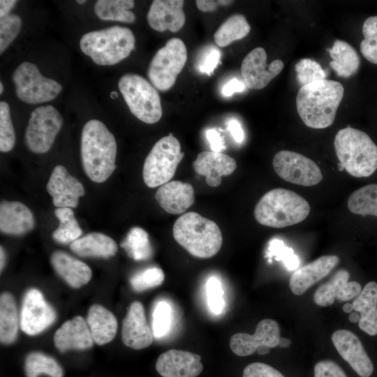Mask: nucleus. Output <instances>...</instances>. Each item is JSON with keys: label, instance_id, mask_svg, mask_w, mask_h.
Instances as JSON below:
<instances>
[{"label": "nucleus", "instance_id": "57", "mask_svg": "<svg viewBox=\"0 0 377 377\" xmlns=\"http://www.w3.org/2000/svg\"><path fill=\"white\" fill-rule=\"evenodd\" d=\"M290 345V339L287 338L280 337L278 346L286 348V347H288Z\"/></svg>", "mask_w": 377, "mask_h": 377}, {"label": "nucleus", "instance_id": "45", "mask_svg": "<svg viewBox=\"0 0 377 377\" xmlns=\"http://www.w3.org/2000/svg\"><path fill=\"white\" fill-rule=\"evenodd\" d=\"M206 293L209 309L214 314H220L225 307V302L222 286L217 278L212 276L207 280Z\"/></svg>", "mask_w": 377, "mask_h": 377}, {"label": "nucleus", "instance_id": "36", "mask_svg": "<svg viewBox=\"0 0 377 377\" xmlns=\"http://www.w3.org/2000/svg\"><path fill=\"white\" fill-rule=\"evenodd\" d=\"M24 371L27 377H38L41 374L50 377L64 376L63 369L57 361L40 352H32L27 355Z\"/></svg>", "mask_w": 377, "mask_h": 377}, {"label": "nucleus", "instance_id": "24", "mask_svg": "<svg viewBox=\"0 0 377 377\" xmlns=\"http://www.w3.org/2000/svg\"><path fill=\"white\" fill-rule=\"evenodd\" d=\"M94 342L87 322L82 316H75L64 323L54 335V345L61 353L72 349H89Z\"/></svg>", "mask_w": 377, "mask_h": 377}, {"label": "nucleus", "instance_id": "49", "mask_svg": "<svg viewBox=\"0 0 377 377\" xmlns=\"http://www.w3.org/2000/svg\"><path fill=\"white\" fill-rule=\"evenodd\" d=\"M314 377H347L343 370L332 360L317 362L314 367Z\"/></svg>", "mask_w": 377, "mask_h": 377}, {"label": "nucleus", "instance_id": "6", "mask_svg": "<svg viewBox=\"0 0 377 377\" xmlns=\"http://www.w3.org/2000/svg\"><path fill=\"white\" fill-rule=\"evenodd\" d=\"M135 36L124 27L113 26L84 34L80 41L82 52L100 66L116 64L135 48Z\"/></svg>", "mask_w": 377, "mask_h": 377}, {"label": "nucleus", "instance_id": "1", "mask_svg": "<svg viewBox=\"0 0 377 377\" xmlns=\"http://www.w3.org/2000/svg\"><path fill=\"white\" fill-rule=\"evenodd\" d=\"M117 143L114 136L101 121L91 119L81 135L80 156L82 168L94 182L106 181L116 169Z\"/></svg>", "mask_w": 377, "mask_h": 377}, {"label": "nucleus", "instance_id": "59", "mask_svg": "<svg viewBox=\"0 0 377 377\" xmlns=\"http://www.w3.org/2000/svg\"><path fill=\"white\" fill-rule=\"evenodd\" d=\"M118 96V94L116 91H112L110 94V97L114 99L116 98Z\"/></svg>", "mask_w": 377, "mask_h": 377}, {"label": "nucleus", "instance_id": "23", "mask_svg": "<svg viewBox=\"0 0 377 377\" xmlns=\"http://www.w3.org/2000/svg\"><path fill=\"white\" fill-rule=\"evenodd\" d=\"M195 171L205 177L212 187L219 186L223 176L231 175L237 168L235 160L222 152L205 151L199 153L193 163Z\"/></svg>", "mask_w": 377, "mask_h": 377}, {"label": "nucleus", "instance_id": "39", "mask_svg": "<svg viewBox=\"0 0 377 377\" xmlns=\"http://www.w3.org/2000/svg\"><path fill=\"white\" fill-rule=\"evenodd\" d=\"M362 34L364 39L360 43V52L366 59L377 64V15L365 20Z\"/></svg>", "mask_w": 377, "mask_h": 377}, {"label": "nucleus", "instance_id": "41", "mask_svg": "<svg viewBox=\"0 0 377 377\" xmlns=\"http://www.w3.org/2000/svg\"><path fill=\"white\" fill-rule=\"evenodd\" d=\"M172 315V309L168 302L165 301L157 302L152 313L151 330L155 338H162L170 331Z\"/></svg>", "mask_w": 377, "mask_h": 377}, {"label": "nucleus", "instance_id": "35", "mask_svg": "<svg viewBox=\"0 0 377 377\" xmlns=\"http://www.w3.org/2000/svg\"><path fill=\"white\" fill-rule=\"evenodd\" d=\"M54 214L59 223L52 232L53 239L60 244H71L81 236L82 230L75 217L74 212L69 207H57Z\"/></svg>", "mask_w": 377, "mask_h": 377}, {"label": "nucleus", "instance_id": "40", "mask_svg": "<svg viewBox=\"0 0 377 377\" xmlns=\"http://www.w3.org/2000/svg\"><path fill=\"white\" fill-rule=\"evenodd\" d=\"M296 77L301 87L310 83L325 80L327 74L316 61L304 58L300 59L295 66Z\"/></svg>", "mask_w": 377, "mask_h": 377}, {"label": "nucleus", "instance_id": "4", "mask_svg": "<svg viewBox=\"0 0 377 377\" xmlns=\"http://www.w3.org/2000/svg\"><path fill=\"white\" fill-rule=\"evenodd\" d=\"M172 234L176 242L191 255L209 258L222 246L223 237L218 225L196 212H187L175 222Z\"/></svg>", "mask_w": 377, "mask_h": 377}, {"label": "nucleus", "instance_id": "19", "mask_svg": "<svg viewBox=\"0 0 377 377\" xmlns=\"http://www.w3.org/2000/svg\"><path fill=\"white\" fill-rule=\"evenodd\" d=\"M349 277L347 269L337 270L327 281L318 287L313 297L314 302L320 306H329L335 300L346 302L356 297L362 286L357 281H348Z\"/></svg>", "mask_w": 377, "mask_h": 377}, {"label": "nucleus", "instance_id": "31", "mask_svg": "<svg viewBox=\"0 0 377 377\" xmlns=\"http://www.w3.org/2000/svg\"><path fill=\"white\" fill-rule=\"evenodd\" d=\"M327 51L332 59L330 65L338 76L348 78L357 72L360 59L355 48L348 43L336 40Z\"/></svg>", "mask_w": 377, "mask_h": 377}, {"label": "nucleus", "instance_id": "12", "mask_svg": "<svg viewBox=\"0 0 377 377\" xmlns=\"http://www.w3.org/2000/svg\"><path fill=\"white\" fill-rule=\"evenodd\" d=\"M274 171L286 182L312 186L323 178L318 165L306 156L288 150L277 152L272 160Z\"/></svg>", "mask_w": 377, "mask_h": 377}, {"label": "nucleus", "instance_id": "9", "mask_svg": "<svg viewBox=\"0 0 377 377\" xmlns=\"http://www.w3.org/2000/svg\"><path fill=\"white\" fill-rule=\"evenodd\" d=\"M187 60L186 47L179 38L170 39L151 59L147 76L158 90H169L175 83Z\"/></svg>", "mask_w": 377, "mask_h": 377}, {"label": "nucleus", "instance_id": "11", "mask_svg": "<svg viewBox=\"0 0 377 377\" xmlns=\"http://www.w3.org/2000/svg\"><path fill=\"white\" fill-rule=\"evenodd\" d=\"M63 124V118L52 105L36 108L31 114L24 135L28 149L36 154L49 151Z\"/></svg>", "mask_w": 377, "mask_h": 377}, {"label": "nucleus", "instance_id": "29", "mask_svg": "<svg viewBox=\"0 0 377 377\" xmlns=\"http://www.w3.org/2000/svg\"><path fill=\"white\" fill-rule=\"evenodd\" d=\"M94 342L104 345L116 335L117 321L114 314L101 304H93L88 310L86 319Z\"/></svg>", "mask_w": 377, "mask_h": 377}, {"label": "nucleus", "instance_id": "27", "mask_svg": "<svg viewBox=\"0 0 377 377\" xmlns=\"http://www.w3.org/2000/svg\"><path fill=\"white\" fill-rule=\"evenodd\" d=\"M51 263L58 275L74 288L87 284L91 278V270L87 265L64 251H54Z\"/></svg>", "mask_w": 377, "mask_h": 377}, {"label": "nucleus", "instance_id": "58", "mask_svg": "<svg viewBox=\"0 0 377 377\" xmlns=\"http://www.w3.org/2000/svg\"><path fill=\"white\" fill-rule=\"evenodd\" d=\"M343 311L346 313H351L353 311V305L350 303H346L343 306Z\"/></svg>", "mask_w": 377, "mask_h": 377}, {"label": "nucleus", "instance_id": "5", "mask_svg": "<svg viewBox=\"0 0 377 377\" xmlns=\"http://www.w3.org/2000/svg\"><path fill=\"white\" fill-rule=\"evenodd\" d=\"M339 163L350 175L367 177L377 170V145L364 131L348 126L334 138Z\"/></svg>", "mask_w": 377, "mask_h": 377}, {"label": "nucleus", "instance_id": "26", "mask_svg": "<svg viewBox=\"0 0 377 377\" xmlns=\"http://www.w3.org/2000/svg\"><path fill=\"white\" fill-rule=\"evenodd\" d=\"M35 219L31 211L17 201L3 200L0 204L1 232L10 235H23L34 229Z\"/></svg>", "mask_w": 377, "mask_h": 377}, {"label": "nucleus", "instance_id": "33", "mask_svg": "<svg viewBox=\"0 0 377 377\" xmlns=\"http://www.w3.org/2000/svg\"><path fill=\"white\" fill-rule=\"evenodd\" d=\"M134 6L133 0H98L94 5V12L103 20L133 23L135 15L130 9Z\"/></svg>", "mask_w": 377, "mask_h": 377}, {"label": "nucleus", "instance_id": "60", "mask_svg": "<svg viewBox=\"0 0 377 377\" xmlns=\"http://www.w3.org/2000/svg\"><path fill=\"white\" fill-rule=\"evenodd\" d=\"M3 86L2 82H0V94H1L3 93Z\"/></svg>", "mask_w": 377, "mask_h": 377}, {"label": "nucleus", "instance_id": "47", "mask_svg": "<svg viewBox=\"0 0 377 377\" xmlns=\"http://www.w3.org/2000/svg\"><path fill=\"white\" fill-rule=\"evenodd\" d=\"M283 244L281 240H272L269 246L270 256H274L276 259L282 260L288 269H294L298 266V259L293 254L292 249L286 247Z\"/></svg>", "mask_w": 377, "mask_h": 377}, {"label": "nucleus", "instance_id": "46", "mask_svg": "<svg viewBox=\"0 0 377 377\" xmlns=\"http://www.w3.org/2000/svg\"><path fill=\"white\" fill-rule=\"evenodd\" d=\"M221 51L211 45L206 47L200 54L196 63L197 69L202 73L211 75L220 64Z\"/></svg>", "mask_w": 377, "mask_h": 377}, {"label": "nucleus", "instance_id": "56", "mask_svg": "<svg viewBox=\"0 0 377 377\" xmlns=\"http://www.w3.org/2000/svg\"><path fill=\"white\" fill-rule=\"evenodd\" d=\"M0 258H1L0 269H1V272L2 269H3V267L5 266V263H6V253H5V251H4L3 248L1 246V248H0Z\"/></svg>", "mask_w": 377, "mask_h": 377}, {"label": "nucleus", "instance_id": "30", "mask_svg": "<svg viewBox=\"0 0 377 377\" xmlns=\"http://www.w3.org/2000/svg\"><path fill=\"white\" fill-rule=\"evenodd\" d=\"M73 252L82 257L108 258L117 251V244L110 237L100 232H91L80 237L70 244Z\"/></svg>", "mask_w": 377, "mask_h": 377}, {"label": "nucleus", "instance_id": "50", "mask_svg": "<svg viewBox=\"0 0 377 377\" xmlns=\"http://www.w3.org/2000/svg\"><path fill=\"white\" fill-rule=\"evenodd\" d=\"M206 137L209 142L212 151L221 152L222 150L225 149L223 139L216 129L207 130Z\"/></svg>", "mask_w": 377, "mask_h": 377}, {"label": "nucleus", "instance_id": "42", "mask_svg": "<svg viewBox=\"0 0 377 377\" xmlns=\"http://www.w3.org/2000/svg\"><path fill=\"white\" fill-rule=\"evenodd\" d=\"M15 135L13 128L8 103H0V150L10 151L14 147Z\"/></svg>", "mask_w": 377, "mask_h": 377}, {"label": "nucleus", "instance_id": "34", "mask_svg": "<svg viewBox=\"0 0 377 377\" xmlns=\"http://www.w3.org/2000/svg\"><path fill=\"white\" fill-rule=\"evenodd\" d=\"M251 27L242 14H235L226 19L214 34L215 43L223 47L235 40L244 38L250 32Z\"/></svg>", "mask_w": 377, "mask_h": 377}, {"label": "nucleus", "instance_id": "51", "mask_svg": "<svg viewBox=\"0 0 377 377\" xmlns=\"http://www.w3.org/2000/svg\"><path fill=\"white\" fill-rule=\"evenodd\" d=\"M232 1L228 0H197L195 1L198 8L202 12H211L216 9L218 6H228Z\"/></svg>", "mask_w": 377, "mask_h": 377}, {"label": "nucleus", "instance_id": "43", "mask_svg": "<svg viewBox=\"0 0 377 377\" xmlns=\"http://www.w3.org/2000/svg\"><path fill=\"white\" fill-rule=\"evenodd\" d=\"M164 279L165 275L161 269L151 267L134 274L130 283L134 290L142 292L161 286Z\"/></svg>", "mask_w": 377, "mask_h": 377}, {"label": "nucleus", "instance_id": "32", "mask_svg": "<svg viewBox=\"0 0 377 377\" xmlns=\"http://www.w3.org/2000/svg\"><path fill=\"white\" fill-rule=\"evenodd\" d=\"M19 318L13 296L5 292L0 297V340L3 344L13 343L17 337Z\"/></svg>", "mask_w": 377, "mask_h": 377}, {"label": "nucleus", "instance_id": "44", "mask_svg": "<svg viewBox=\"0 0 377 377\" xmlns=\"http://www.w3.org/2000/svg\"><path fill=\"white\" fill-rule=\"evenodd\" d=\"M22 20L16 14L9 13L0 20V53L2 54L20 33Z\"/></svg>", "mask_w": 377, "mask_h": 377}, {"label": "nucleus", "instance_id": "25", "mask_svg": "<svg viewBox=\"0 0 377 377\" xmlns=\"http://www.w3.org/2000/svg\"><path fill=\"white\" fill-rule=\"evenodd\" d=\"M155 198L166 212L180 214L193 204L194 190L190 184L171 181L159 186Z\"/></svg>", "mask_w": 377, "mask_h": 377}, {"label": "nucleus", "instance_id": "16", "mask_svg": "<svg viewBox=\"0 0 377 377\" xmlns=\"http://www.w3.org/2000/svg\"><path fill=\"white\" fill-rule=\"evenodd\" d=\"M332 341L341 357L360 377H369L374 365L358 337L348 330H336Z\"/></svg>", "mask_w": 377, "mask_h": 377}, {"label": "nucleus", "instance_id": "22", "mask_svg": "<svg viewBox=\"0 0 377 377\" xmlns=\"http://www.w3.org/2000/svg\"><path fill=\"white\" fill-rule=\"evenodd\" d=\"M337 256H323L295 270L289 280V287L295 295H302L311 286L327 276L338 265Z\"/></svg>", "mask_w": 377, "mask_h": 377}, {"label": "nucleus", "instance_id": "55", "mask_svg": "<svg viewBox=\"0 0 377 377\" xmlns=\"http://www.w3.org/2000/svg\"><path fill=\"white\" fill-rule=\"evenodd\" d=\"M360 319V314L357 311H352L348 316V320L353 323H359Z\"/></svg>", "mask_w": 377, "mask_h": 377}, {"label": "nucleus", "instance_id": "3", "mask_svg": "<svg viewBox=\"0 0 377 377\" xmlns=\"http://www.w3.org/2000/svg\"><path fill=\"white\" fill-rule=\"evenodd\" d=\"M310 205L297 193L276 188L265 193L254 208V217L261 225L281 228L304 221L310 212Z\"/></svg>", "mask_w": 377, "mask_h": 377}, {"label": "nucleus", "instance_id": "7", "mask_svg": "<svg viewBox=\"0 0 377 377\" xmlns=\"http://www.w3.org/2000/svg\"><path fill=\"white\" fill-rule=\"evenodd\" d=\"M131 112L147 124L158 121L163 114L161 98L156 89L140 75L127 73L118 83Z\"/></svg>", "mask_w": 377, "mask_h": 377}, {"label": "nucleus", "instance_id": "2", "mask_svg": "<svg viewBox=\"0 0 377 377\" xmlns=\"http://www.w3.org/2000/svg\"><path fill=\"white\" fill-rule=\"evenodd\" d=\"M344 94L343 85L337 81L323 80L300 88L296 108L304 124L312 128L330 126Z\"/></svg>", "mask_w": 377, "mask_h": 377}, {"label": "nucleus", "instance_id": "17", "mask_svg": "<svg viewBox=\"0 0 377 377\" xmlns=\"http://www.w3.org/2000/svg\"><path fill=\"white\" fill-rule=\"evenodd\" d=\"M46 189L52 198L53 205L57 207L75 208L78 205L79 198L85 193L81 182L61 165L53 169Z\"/></svg>", "mask_w": 377, "mask_h": 377}, {"label": "nucleus", "instance_id": "38", "mask_svg": "<svg viewBox=\"0 0 377 377\" xmlns=\"http://www.w3.org/2000/svg\"><path fill=\"white\" fill-rule=\"evenodd\" d=\"M121 246L135 260H147L152 256L149 235L145 230L139 227L130 230Z\"/></svg>", "mask_w": 377, "mask_h": 377}, {"label": "nucleus", "instance_id": "37", "mask_svg": "<svg viewBox=\"0 0 377 377\" xmlns=\"http://www.w3.org/2000/svg\"><path fill=\"white\" fill-rule=\"evenodd\" d=\"M347 204L353 214L377 216V184L366 185L353 192Z\"/></svg>", "mask_w": 377, "mask_h": 377}, {"label": "nucleus", "instance_id": "10", "mask_svg": "<svg viewBox=\"0 0 377 377\" xmlns=\"http://www.w3.org/2000/svg\"><path fill=\"white\" fill-rule=\"evenodd\" d=\"M15 94L29 104L48 102L57 97L62 86L57 81L44 77L33 63L23 62L13 73Z\"/></svg>", "mask_w": 377, "mask_h": 377}, {"label": "nucleus", "instance_id": "21", "mask_svg": "<svg viewBox=\"0 0 377 377\" xmlns=\"http://www.w3.org/2000/svg\"><path fill=\"white\" fill-rule=\"evenodd\" d=\"M182 0L153 1L147 13V22L153 29L163 32L169 30L175 33L184 25L186 16Z\"/></svg>", "mask_w": 377, "mask_h": 377}, {"label": "nucleus", "instance_id": "14", "mask_svg": "<svg viewBox=\"0 0 377 377\" xmlns=\"http://www.w3.org/2000/svg\"><path fill=\"white\" fill-rule=\"evenodd\" d=\"M56 311L45 301L36 288H30L24 294L20 316L21 330L28 335L38 334L56 320Z\"/></svg>", "mask_w": 377, "mask_h": 377}, {"label": "nucleus", "instance_id": "48", "mask_svg": "<svg viewBox=\"0 0 377 377\" xmlns=\"http://www.w3.org/2000/svg\"><path fill=\"white\" fill-rule=\"evenodd\" d=\"M242 377H285L280 371L263 362L248 364L243 371Z\"/></svg>", "mask_w": 377, "mask_h": 377}, {"label": "nucleus", "instance_id": "28", "mask_svg": "<svg viewBox=\"0 0 377 377\" xmlns=\"http://www.w3.org/2000/svg\"><path fill=\"white\" fill-rule=\"evenodd\" d=\"M353 310L360 314L361 330L370 336L377 334V283L370 281L362 289L352 303Z\"/></svg>", "mask_w": 377, "mask_h": 377}, {"label": "nucleus", "instance_id": "20", "mask_svg": "<svg viewBox=\"0 0 377 377\" xmlns=\"http://www.w3.org/2000/svg\"><path fill=\"white\" fill-rule=\"evenodd\" d=\"M121 339L124 344L135 350L144 349L153 342L154 335L147 323L141 302H133L122 323Z\"/></svg>", "mask_w": 377, "mask_h": 377}, {"label": "nucleus", "instance_id": "54", "mask_svg": "<svg viewBox=\"0 0 377 377\" xmlns=\"http://www.w3.org/2000/svg\"><path fill=\"white\" fill-rule=\"evenodd\" d=\"M17 1L15 0L0 1V17H3L9 14V12L15 6Z\"/></svg>", "mask_w": 377, "mask_h": 377}, {"label": "nucleus", "instance_id": "53", "mask_svg": "<svg viewBox=\"0 0 377 377\" xmlns=\"http://www.w3.org/2000/svg\"><path fill=\"white\" fill-rule=\"evenodd\" d=\"M227 129L237 143H242L244 139V131L238 121L230 119L228 121Z\"/></svg>", "mask_w": 377, "mask_h": 377}, {"label": "nucleus", "instance_id": "61", "mask_svg": "<svg viewBox=\"0 0 377 377\" xmlns=\"http://www.w3.org/2000/svg\"><path fill=\"white\" fill-rule=\"evenodd\" d=\"M77 3H80V4H82V3H86V1L85 0H83V1H77Z\"/></svg>", "mask_w": 377, "mask_h": 377}, {"label": "nucleus", "instance_id": "13", "mask_svg": "<svg viewBox=\"0 0 377 377\" xmlns=\"http://www.w3.org/2000/svg\"><path fill=\"white\" fill-rule=\"evenodd\" d=\"M278 323L270 318L260 320L253 334L236 333L230 337V348L237 355L245 357L257 352L265 355L269 349L278 346L280 340Z\"/></svg>", "mask_w": 377, "mask_h": 377}, {"label": "nucleus", "instance_id": "52", "mask_svg": "<svg viewBox=\"0 0 377 377\" xmlns=\"http://www.w3.org/2000/svg\"><path fill=\"white\" fill-rule=\"evenodd\" d=\"M244 82L233 78L228 82L222 88L223 96L228 97L236 92H242L246 88Z\"/></svg>", "mask_w": 377, "mask_h": 377}, {"label": "nucleus", "instance_id": "18", "mask_svg": "<svg viewBox=\"0 0 377 377\" xmlns=\"http://www.w3.org/2000/svg\"><path fill=\"white\" fill-rule=\"evenodd\" d=\"M200 359L197 354L171 349L159 355L156 369L162 377H197L203 370Z\"/></svg>", "mask_w": 377, "mask_h": 377}, {"label": "nucleus", "instance_id": "8", "mask_svg": "<svg viewBox=\"0 0 377 377\" xmlns=\"http://www.w3.org/2000/svg\"><path fill=\"white\" fill-rule=\"evenodd\" d=\"M184 156L180 143L172 133L161 138L145 160L142 176L145 184L155 188L169 182Z\"/></svg>", "mask_w": 377, "mask_h": 377}, {"label": "nucleus", "instance_id": "15", "mask_svg": "<svg viewBox=\"0 0 377 377\" xmlns=\"http://www.w3.org/2000/svg\"><path fill=\"white\" fill-rule=\"evenodd\" d=\"M283 62L275 59L267 64V54L264 48L253 49L243 59L241 74L246 86L251 89L265 88L283 68Z\"/></svg>", "mask_w": 377, "mask_h": 377}]
</instances>
